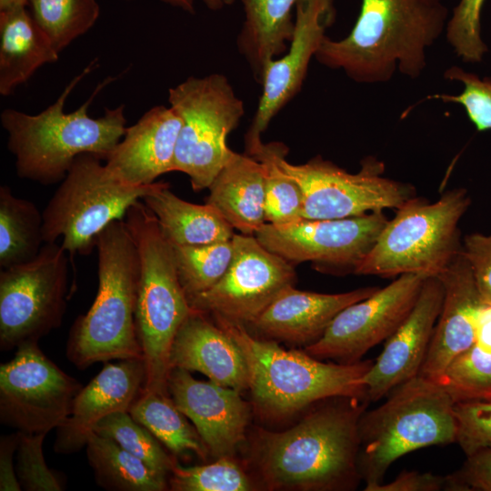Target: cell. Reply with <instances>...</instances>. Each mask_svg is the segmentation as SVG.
I'll return each instance as SVG.
<instances>
[{
	"instance_id": "cell-1",
	"label": "cell",
	"mask_w": 491,
	"mask_h": 491,
	"mask_svg": "<svg viewBox=\"0 0 491 491\" xmlns=\"http://www.w3.org/2000/svg\"><path fill=\"white\" fill-rule=\"evenodd\" d=\"M447 16L441 0H361L350 33L340 40L326 36L315 58L360 84L387 82L396 70L417 78Z\"/></svg>"
},
{
	"instance_id": "cell-2",
	"label": "cell",
	"mask_w": 491,
	"mask_h": 491,
	"mask_svg": "<svg viewBox=\"0 0 491 491\" xmlns=\"http://www.w3.org/2000/svg\"><path fill=\"white\" fill-rule=\"evenodd\" d=\"M368 404L364 398L343 396L286 431L260 435L256 461L264 483L273 489L356 487L362 479L359 420Z\"/></svg>"
},
{
	"instance_id": "cell-3",
	"label": "cell",
	"mask_w": 491,
	"mask_h": 491,
	"mask_svg": "<svg viewBox=\"0 0 491 491\" xmlns=\"http://www.w3.org/2000/svg\"><path fill=\"white\" fill-rule=\"evenodd\" d=\"M91 62L65 87L55 102L36 115L15 109L1 113L7 132V147L15 157L19 177L43 185L63 180L75 158L92 154L105 160L125 132V105L105 108L100 117L87 110L95 96L112 78L100 83L92 95L76 110L66 113L65 105L77 84L94 68Z\"/></svg>"
},
{
	"instance_id": "cell-4",
	"label": "cell",
	"mask_w": 491,
	"mask_h": 491,
	"mask_svg": "<svg viewBox=\"0 0 491 491\" xmlns=\"http://www.w3.org/2000/svg\"><path fill=\"white\" fill-rule=\"evenodd\" d=\"M95 247L97 293L89 310L75 320L66 345L68 360L79 369L96 362L143 358L135 319L139 260L125 220L109 224Z\"/></svg>"
},
{
	"instance_id": "cell-5",
	"label": "cell",
	"mask_w": 491,
	"mask_h": 491,
	"mask_svg": "<svg viewBox=\"0 0 491 491\" xmlns=\"http://www.w3.org/2000/svg\"><path fill=\"white\" fill-rule=\"evenodd\" d=\"M213 317L241 349L248 366L255 406L266 417L289 416L328 398L366 399L362 378L372 360L324 363L306 351L286 350L275 341L254 337L243 323L218 315Z\"/></svg>"
},
{
	"instance_id": "cell-6",
	"label": "cell",
	"mask_w": 491,
	"mask_h": 491,
	"mask_svg": "<svg viewBox=\"0 0 491 491\" xmlns=\"http://www.w3.org/2000/svg\"><path fill=\"white\" fill-rule=\"evenodd\" d=\"M125 217L139 260L135 319L146 370L142 391L168 395L171 347L192 308L178 278L173 246L154 214L140 200Z\"/></svg>"
},
{
	"instance_id": "cell-7",
	"label": "cell",
	"mask_w": 491,
	"mask_h": 491,
	"mask_svg": "<svg viewBox=\"0 0 491 491\" xmlns=\"http://www.w3.org/2000/svg\"><path fill=\"white\" fill-rule=\"evenodd\" d=\"M387 396L359 420L358 467L365 491L382 483L390 466L404 455L456 443V402L441 383L416 376Z\"/></svg>"
},
{
	"instance_id": "cell-8",
	"label": "cell",
	"mask_w": 491,
	"mask_h": 491,
	"mask_svg": "<svg viewBox=\"0 0 491 491\" xmlns=\"http://www.w3.org/2000/svg\"><path fill=\"white\" fill-rule=\"evenodd\" d=\"M470 204L463 187L446 191L436 202L416 195L408 199L388 220L354 274L436 276L461 252L458 225Z\"/></svg>"
},
{
	"instance_id": "cell-9",
	"label": "cell",
	"mask_w": 491,
	"mask_h": 491,
	"mask_svg": "<svg viewBox=\"0 0 491 491\" xmlns=\"http://www.w3.org/2000/svg\"><path fill=\"white\" fill-rule=\"evenodd\" d=\"M102 159L78 155L43 211V238L74 257L87 256L98 235L112 222L123 220L127 210L142 200L153 184L135 185L115 175Z\"/></svg>"
},
{
	"instance_id": "cell-10",
	"label": "cell",
	"mask_w": 491,
	"mask_h": 491,
	"mask_svg": "<svg viewBox=\"0 0 491 491\" xmlns=\"http://www.w3.org/2000/svg\"><path fill=\"white\" fill-rule=\"evenodd\" d=\"M168 102L182 120L173 171L187 175L195 191L208 188L233 152L226 138L244 103L222 74L188 77L169 89Z\"/></svg>"
},
{
	"instance_id": "cell-11",
	"label": "cell",
	"mask_w": 491,
	"mask_h": 491,
	"mask_svg": "<svg viewBox=\"0 0 491 491\" xmlns=\"http://www.w3.org/2000/svg\"><path fill=\"white\" fill-rule=\"evenodd\" d=\"M66 254L55 242L44 243L33 260L1 269V350L38 343L61 326L66 306Z\"/></svg>"
},
{
	"instance_id": "cell-12",
	"label": "cell",
	"mask_w": 491,
	"mask_h": 491,
	"mask_svg": "<svg viewBox=\"0 0 491 491\" xmlns=\"http://www.w3.org/2000/svg\"><path fill=\"white\" fill-rule=\"evenodd\" d=\"M279 165L302 191L305 219H338L397 209L416 195L412 185L384 176L385 165L374 156L364 158L355 174L320 155L301 165L282 156Z\"/></svg>"
},
{
	"instance_id": "cell-13",
	"label": "cell",
	"mask_w": 491,
	"mask_h": 491,
	"mask_svg": "<svg viewBox=\"0 0 491 491\" xmlns=\"http://www.w3.org/2000/svg\"><path fill=\"white\" fill-rule=\"evenodd\" d=\"M82 388L38 343L21 345L0 366V422L19 432L47 435L66 422Z\"/></svg>"
},
{
	"instance_id": "cell-14",
	"label": "cell",
	"mask_w": 491,
	"mask_h": 491,
	"mask_svg": "<svg viewBox=\"0 0 491 491\" xmlns=\"http://www.w3.org/2000/svg\"><path fill=\"white\" fill-rule=\"evenodd\" d=\"M232 244V260L222 278L187 300L193 310L250 325L281 292L294 286L296 274L292 263L266 248L255 235L235 234Z\"/></svg>"
},
{
	"instance_id": "cell-15",
	"label": "cell",
	"mask_w": 491,
	"mask_h": 491,
	"mask_svg": "<svg viewBox=\"0 0 491 491\" xmlns=\"http://www.w3.org/2000/svg\"><path fill=\"white\" fill-rule=\"evenodd\" d=\"M388 219L383 211L338 219L264 224L255 236L290 263L312 262L331 271L354 273L376 244Z\"/></svg>"
},
{
	"instance_id": "cell-16",
	"label": "cell",
	"mask_w": 491,
	"mask_h": 491,
	"mask_svg": "<svg viewBox=\"0 0 491 491\" xmlns=\"http://www.w3.org/2000/svg\"><path fill=\"white\" fill-rule=\"evenodd\" d=\"M426 277L401 275L372 296L346 306L305 351L317 359H333L341 364L361 361L368 350L386 340L402 324Z\"/></svg>"
},
{
	"instance_id": "cell-17",
	"label": "cell",
	"mask_w": 491,
	"mask_h": 491,
	"mask_svg": "<svg viewBox=\"0 0 491 491\" xmlns=\"http://www.w3.org/2000/svg\"><path fill=\"white\" fill-rule=\"evenodd\" d=\"M334 0H299L292 39L286 52L265 67L260 85L262 94L256 114L245 136L246 155L263 143L262 134L272 119L300 91L308 65L315 57L326 30L334 24Z\"/></svg>"
},
{
	"instance_id": "cell-18",
	"label": "cell",
	"mask_w": 491,
	"mask_h": 491,
	"mask_svg": "<svg viewBox=\"0 0 491 491\" xmlns=\"http://www.w3.org/2000/svg\"><path fill=\"white\" fill-rule=\"evenodd\" d=\"M444 299L437 276H427L410 313L386 339L376 362L362 378L369 403L418 376L425 361Z\"/></svg>"
},
{
	"instance_id": "cell-19",
	"label": "cell",
	"mask_w": 491,
	"mask_h": 491,
	"mask_svg": "<svg viewBox=\"0 0 491 491\" xmlns=\"http://www.w3.org/2000/svg\"><path fill=\"white\" fill-rule=\"evenodd\" d=\"M168 392L176 407L194 424L209 453L231 456L245 439L250 407L240 392L195 379L187 370L173 367Z\"/></svg>"
},
{
	"instance_id": "cell-20",
	"label": "cell",
	"mask_w": 491,
	"mask_h": 491,
	"mask_svg": "<svg viewBox=\"0 0 491 491\" xmlns=\"http://www.w3.org/2000/svg\"><path fill=\"white\" fill-rule=\"evenodd\" d=\"M436 276L444 299L418 376L439 382L450 364L475 346L476 317L485 302L461 252Z\"/></svg>"
},
{
	"instance_id": "cell-21",
	"label": "cell",
	"mask_w": 491,
	"mask_h": 491,
	"mask_svg": "<svg viewBox=\"0 0 491 491\" xmlns=\"http://www.w3.org/2000/svg\"><path fill=\"white\" fill-rule=\"evenodd\" d=\"M145 376L143 358L105 362L76 396L66 422L56 428L54 450L58 454L80 451L101 419L114 412H129L144 388Z\"/></svg>"
},
{
	"instance_id": "cell-22",
	"label": "cell",
	"mask_w": 491,
	"mask_h": 491,
	"mask_svg": "<svg viewBox=\"0 0 491 491\" xmlns=\"http://www.w3.org/2000/svg\"><path fill=\"white\" fill-rule=\"evenodd\" d=\"M182 120L169 105H156L125 128L122 139L105 158L107 168L135 185H151L173 172Z\"/></svg>"
},
{
	"instance_id": "cell-23",
	"label": "cell",
	"mask_w": 491,
	"mask_h": 491,
	"mask_svg": "<svg viewBox=\"0 0 491 491\" xmlns=\"http://www.w3.org/2000/svg\"><path fill=\"white\" fill-rule=\"evenodd\" d=\"M378 289L367 286L339 294H321L292 286L281 292L249 326L269 338L308 346L323 336L340 311Z\"/></svg>"
},
{
	"instance_id": "cell-24",
	"label": "cell",
	"mask_w": 491,
	"mask_h": 491,
	"mask_svg": "<svg viewBox=\"0 0 491 491\" xmlns=\"http://www.w3.org/2000/svg\"><path fill=\"white\" fill-rule=\"evenodd\" d=\"M170 366L200 372L239 392L249 388L248 366L238 345L207 315L193 309L174 339Z\"/></svg>"
},
{
	"instance_id": "cell-25",
	"label": "cell",
	"mask_w": 491,
	"mask_h": 491,
	"mask_svg": "<svg viewBox=\"0 0 491 491\" xmlns=\"http://www.w3.org/2000/svg\"><path fill=\"white\" fill-rule=\"evenodd\" d=\"M208 189L205 203L240 234L255 235L266 223L265 172L256 158L233 151Z\"/></svg>"
},
{
	"instance_id": "cell-26",
	"label": "cell",
	"mask_w": 491,
	"mask_h": 491,
	"mask_svg": "<svg viewBox=\"0 0 491 491\" xmlns=\"http://www.w3.org/2000/svg\"><path fill=\"white\" fill-rule=\"evenodd\" d=\"M59 52L32 16L27 5L0 10V94L12 95Z\"/></svg>"
},
{
	"instance_id": "cell-27",
	"label": "cell",
	"mask_w": 491,
	"mask_h": 491,
	"mask_svg": "<svg viewBox=\"0 0 491 491\" xmlns=\"http://www.w3.org/2000/svg\"><path fill=\"white\" fill-rule=\"evenodd\" d=\"M172 246H200L231 240L234 228L210 205L175 195L169 184L155 182L142 199Z\"/></svg>"
},
{
	"instance_id": "cell-28",
	"label": "cell",
	"mask_w": 491,
	"mask_h": 491,
	"mask_svg": "<svg viewBox=\"0 0 491 491\" xmlns=\"http://www.w3.org/2000/svg\"><path fill=\"white\" fill-rule=\"evenodd\" d=\"M240 1L245 21L236 39L237 49L260 84L266 65L288 48L295 28L292 10L299 0Z\"/></svg>"
},
{
	"instance_id": "cell-29",
	"label": "cell",
	"mask_w": 491,
	"mask_h": 491,
	"mask_svg": "<svg viewBox=\"0 0 491 491\" xmlns=\"http://www.w3.org/2000/svg\"><path fill=\"white\" fill-rule=\"evenodd\" d=\"M85 448L95 482L106 490L163 491L167 488L166 476L152 470L109 437L92 432Z\"/></svg>"
},
{
	"instance_id": "cell-30",
	"label": "cell",
	"mask_w": 491,
	"mask_h": 491,
	"mask_svg": "<svg viewBox=\"0 0 491 491\" xmlns=\"http://www.w3.org/2000/svg\"><path fill=\"white\" fill-rule=\"evenodd\" d=\"M44 219L36 205L16 197L7 185L0 187V267L33 260L40 252Z\"/></svg>"
},
{
	"instance_id": "cell-31",
	"label": "cell",
	"mask_w": 491,
	"mask_h": 491,
	"mask_svg": "<svg viewBox=\"0 0 491 491\" xmlns=\"http://www.w3.org/2000/svg\"><path fill=\"white\" fill-rule=\"evenodd\" d=\"M129 413L174 454L191 451L206 459L209 451L205 442L168 395L142 391Z\"/></svg>"
},
{
	"instance_id": "cell-32",
	"label": "cell",
	"mask_w": 491,
	"mask_h": 491,
	"mask_svg": "<svg viewBox=\"0 0 491 491\" xmlns=\"http://www.w3.org/2000/svg\"><path fill=\"white\" fill-rule=\"evenodd\" d=\"M288 147L281 142L262 143L250 155L259 161L265 172L266 222L283 225L303 218V194L296 181L281 168L279 159Z\"/></svg>"
},
{
	"instance_id": "cell-33",
	"label": "cell",
	"mask_w": 491,
	"mask_h": 491,
	"mask_svg": "<svg viewBox=\"0 0 491 491\" xmlns=\"http://www.w3.org/2000/svg\"><path fill=\"white\" fill-rule=\"evenodd\" d=\"M29 11L60 53L97 21L96 0H28Z\"/></svg>"
},
{
	"instance_id": "cell-34",
	"label": "cell",
	"mask_w": 491,
	"mask_h": 491,
	"mask_svg": "<svg viewBox=\"0 0 491 491\" xmlns=\"http://www.w3.org/2000/svg\"><path fill=\"white\" fill-rule=\"evenodd\" d=\"M178 278L186 297L215 286L233 256L232 239L200 246H173Z\"/></svg>"
},
{
	"instance_id": "cell-35",
	"label": "cell",
	"mask_w": 491,
	"mask_h": 491,
	"mask_svg": "<svg viewBox=\"0 0 491 491\" xmlns=\"http://www.w3.org/2000/svg\"><path fill=\"white\" fill-rule=\"evenodd\" d=\"M94 432L111 438L125 450L146 464L155 472L166 476L176 464L161 446L160 441L128 411L114 412L101 419Z\"/></svg>"
},
{
	"instance_id": "cell-36",
	"label": "cell",
	"mask_w": 491,
	"mask_h": 491,
	"mask_svg": "<svg viewBox=\"0 0 491 491\" xmlns=\"http://www.w3.org/2000/svg\"><path fill=\"white\" fill-rule=\"evenodd\" d=\"M169 486L175 491H247L253 485L245 471L230 456L205 466H183L171 471Z\"/></svg>"
},
{
	"instance_id": "cell-37",
	"label": "cell",
	"mask_w": 491,
	"mask_h": 491,
	"mask_svg": "<svg viewBox=\"0 0 491 491\" xmlns=\"http://www.w3.org/2000/svg\"><path fill=\"white\" fill-rule=\"evenodd\" d=\"M439 383L455 402L491 401V355L472 346L450 364Z\"/></svg>"
},
{
	"instance_id": "cell-38",
	"label": "cell",
	"mask_w": 491,
	"mask_h": 491,
	"mask_svg": "<svg viewBox=\"0 0 491 491\" xmlns=\"http://www.w3.org/2000/svg\"><path fill=\"white\" fill-rule=\"evenodd\" d=\"M486 0H459L448 18L446 39L465 63H481L488 52L482 37L481 13Z\"/></svg>"
},
{
	"instance_id": "cell-39",
	"label": "cell",
	"mask_w": 491,
	"mask_h": 491,
	"mask_svg": "<svg viewBox=\"0 0 491 491\" xmlns=\"http://www.w3.org/2000/svg\"><path fill=\"white\" fill-rule=\"evenodd\" d=\"M444 77L460 83L462 91L458 95L441 94L433 97L460 105L477 131L491 130V77H480L456 65L446 69Z\"/></svg>"
},
{
	"instance_id": "cell-40",
	"label": "cell",
	"mask_w": 491,
	"mask_h": 491,
	"mask_svg": "<svg viewBox=\"0 0 491 491\" xmlns=\"http://www.w3.org/2000/svg\"><path fill=\"white\" fill-rule=\"evenodd\" d=\"M18 433L15 473L26 491H61V478L45 464L43 455L45 434Z\"/></svg>"
},
{
	"instance_id": "cell-41",
	"label": "cell",
	"mask_w": 491,
	"mask_h": 491,
	"mask_svg": "<svg viewBox=\"0 0 491 491\" xmlns=\"http://www.w3.org/2000/svg\"><path fill=\"white\" fill-rule=\"evenodd\" d=\"M457 443L466 456L491 447V401L455 404Z\"/></svg>"
},
{
	"instance_id": "cell-42",
	"label": "cell",
	"mask_w": 491,
	"mask_h": 491,
	"mask_svg": "<svg viewBox=\"0 0 491 491\" xmlns=\"http://www.w3.org/2000/svg\"><path fill=\"white\" fill-rule=\"evenodd\" d=\"M461 253L471 267L483 301L491 304V234L466 235Z\"/></svg>"
},
{
	"instance_id": "cell-43",
	"label": "cell",
	"mask_w": 491,
	"mask_h": 491,
	"mask_svg": "<svg viewBox=\"0 0 491 491\" xmlns=\"http://www.w3.org/2000/svg\"><path fill=\"white\" fill-rule=\"evenodd\" d=\"M446 476L449 491H491V447L466 456L463 466Z\"/></svg>"
},
{
	"instance_id": "cell-44",
	"label": "cell",
	"mask_w": 491,
	"mask_h": 491,
	"mask_svg": "<svg viewBox=\"0 0 491 491\" xmlns=\"http://www.w3.org/2000/svg\"><path fill=\"white\" fill-rule=\"evenodd\" d=\"M448 490L447 476L428 472L404 471L394 480L380 483L369 491H440Z\"/></svg>"
},
{
	"instance_id": "cell-45",
	"label": "cell",
	"mask_w": 491,
	"mask_h": 491,
	"mask_svg": "<svg viewBox=\"0 0 491 491\" xmlns=\"http://www.w3.org/2000/svg\"><path fill=\"white\" fill-rule=\"evenodd\" d=\"M18 445V433L2 436L0 441V490H22L13 465Z\"/></svg>"
},
{
	"instance_id": "cell-46",
	"label": "cell",
	"mask_w": 491,
	"mask_h": 491,
	"mask_svg": "<svg viewBox=\"0 0 491 491\" xmlns=\"http://www.w3.org/2000/svg\"><path fill=\"white\" fill-rule=\"evenodd\" d=\"M475 346L491 355V304L485 303L477 314Z\"/></svg>"
},
{
	"instance_id": "cell-47",
	"label": "cell",
	"mask_w": 491,
	"mask_h": 491,
	"mask_svg": "<svg viewBox=\"0 0 491 491\" xmlns=\"http://www.w3.org/2000/svg\"><path fill=\"white\" fill-rule=\"evenodd\" d=\"M124 1H132V0H124ZM165 3H167L171 5L181 8L182 10L194 15L195 14V5L194 0H162ZM203 3L213 11L220 10L224 5V0H202Z\"/></svg>"
},
{
	"instance_id": "cell-48",
	"label": "cell",
	"mask_w": 491,
	"mask_h": 491,
	"mask_svg": "<svg viewBox=\"0 0 491 491\" xmlns=\"http://www.w3.org/2000/svg\"><path fill=\"white\" fill-rule=\"evenodd\" d=\"M28 0H0V10H4L17 5H27Z\"/></svg>"
},
{
	"instance_id": "cell-49",
	"label": "cell",
	"mask_w": 491,
	"mask_h": 491,
	"mask_svg": "<svg viewBox=\"0 0 491 491\" xmlns=\"http://www.w3.org/2000/svg\"><path fill=\"white\" fill-rule=\"evenodd\" d=\"M235 0H224L225 5H232Z\"/></svg>"
}]
</instances>
